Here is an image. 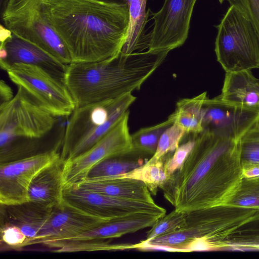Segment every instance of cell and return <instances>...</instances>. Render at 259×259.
<instances>
[{"mask_svg": "<svg viewBox=\"0 0 259 259\" xmlns=\"http://www.w3.org/2000/svg\"><path fill=\"white\" fill-rule=\"evenodd\" d=\"M47 12L72 62H92L119 55L125 43L129 11L123 2L47 0Z\"/></svg>", "mask_w": 259, "mask_h": 259, "instance_id": "1", "label": "cell"}, {"mask_svg": "<svg viewBox=\"0 0 259 259\" xmlns=\"http://www.w3.org/2000/svg\"><path fill=\"white\" fill-rule=\"evenodd\" d=\"M168 52H121L102 61L72 62L67 66L65 84L76 107L116 99L139 90Z\"/></svg>", "mask_w": 259, "mask_h": 259, "instance_id": "2", "label": "cell"}, {"mask_svg": "<svg viewBox=\"0 0 259 259\" xmlns=\"http://www.w3.org/2000/svg\"><path fill=\"white\" fill-rule=\"evenodd\" d=\"M240 140L204 130L180 168L161 187L165 199L182 212L210 207L214 203V170L218 161L237 148Z\"/></svg>", "mask_w": 259, "mask_h": 259, "instance_id": "3", "label": "cell"}, {"mask_svg": "<svg viewBox=\"0 0 259 259\" xmlns=\"http://www.w3.org/2000/svg\"><path fill=\"white\" fill-rule=\"evenodd\" d=\"M136 99L129 93L116 99L76 107L65 131L62 156L71 159L91 148L118 122Z\"/></svg>", "mask_w": 259, "mask_h": 259, "instance_id": "4", "label": "cell"}, {"mask_svg": "<svg viewBox=\"0 0 259 259\" xmlns=\"http://www.w3.org/2000/svg\"><path fill=\"white\" fill-rule=\"evenodd\" d=\"M47 0H8L2 13L6 28L63 64L72 63L65 45L48 17Z\"/></svg>", "mask_w": 259, "mask_h": 259, "instance_id": "5", "label": "cell"}, {"mask_svg": "<svg viewBox=\"0 0 259 259\" xmlns=\"http://www.w3.org/2000/svg\"><path fill=\"white\" fill-rule=\"evenodd\" d=\"M214 52L226 72L259 68V39L249 20L230 5L219 24Z\"/></svg>", "mask_w": 259, "mask_h": 259, "instance_id": "6", "label": "cell"}, {"mask_svg": "<svg viewBox=\"0 0 259 259\" xmlns=\"http://www.w3.org/2000/svg\"><path fill=\"white\" fill-rule=\"evenodd\" d=\"M56 117L18 87L13 99L0 105V150L19 139L43 137L53 129Z\"/></svg>", "mask_w": 259, "mask_h": 259, "instance_id": "7", "label": "cell"}, {"mask_svg": "<svg viewBox=\"0 0 259 259\" xmlns=\"http://www.w3.org/2000/svg\"><path fill=\"white\" fill-rule=\"evenodd\" d=\"M11 80L24 89L56 117L70 115L75 103L65 83L38 66L15 64L7 71Z\"/></svg>", "mask_w": 259, "mask_h": 259, "instance_id": "8", "label": "cell"}, {"mask_svg": "<svg viewBox=\"0 0 259 259\" xmlns=\"http://www.w3.org/2000/svg\"><path fill=\"white\" fill-rule=\"evenodd\" d=\"M127 111L118 122L97 143L79 155L65 160L63 173L64 189L76 186L83 181L91 170L109 158L133 152Z\"/></svg>", "mask_w": 259, "mask_h": 259, "instance_id": "9", "label": "cell"}, {"mask_svg": "<svg viewBox=\"0 0 259 259\" xmlns=\"http://www.w3.org/2000/svg\"><path fill=\"white\" fill-rule=\"evenodd\" d=\"M63 198L76 207L109 221L141 213L163 217L165 208L153 203L119 199L79 187L64 189Z\"/></svg>", "mask_w": 259, "mask_h": 259, "instance_id": "10", "label": "cell"}, {"mask_svg": "<svg viewBox=\"0 0 259 259\" xmlns=\"http://www.w3.org/2000/svg\"><path fill=\"white\" fill-rule=\"evenodd\" d=\"M197 0H164L161 9L153 14L154 27L146 35L148 51H170L186 40Z\"/></svg>", "mask_w": 259, "mask_h": 259, "instance_id": "11", "label": "cell"}, {"mask_svg": "<svg viewBox=\"0 0 259 259\" xmlns=\"http://www.w3.org/2000/svg\"><path fill=\"white\" fill-rule=\"evenodd\" d=\"M61 156L57 146L43 153L1 163V204L10 205L29 201L28 191L33 178L41 169Z\"/></svg>", "mask_w": 259, "mask_h": 259, "instance_id": "12", "label": "cell"}, {"mask_svg": "<svg viewBox=\"0 0 259 259\" xmlns=\"http://www.w3.org/2000/svg\"><path fill=\"white\" fill-rule=\"evenodd\" d=\"M109 220L88 213L65 200L53 207L50 215L39 233L26 240L21 247L63 241L93 229Z\"/></svg>", "mask_w": 259, "mask_h": 259, "instance_id": "13", "label": "cell"}, {"mask_svg": "<svg viewBox=\"0 0 259 259\" xmlns=\"http://www.w3.org/2000/svg\"><path fill=\"white\" fill-rule=\"evenodd\" d=\"M259 123V107L237 106L222 100L219 96L205 99L203 106L204 130L215 131L226 137L240 140Z\"/></svg>", "mask_w": 259, "mask_h": 259, "instance_id": "14", "label": "cell"}, {"mask_svg": "<svg viewBox=\"0 0 259 259\" xmlns=\"http://www.w3.org/2000/svg\"><path fill=\"white\" fill-rule=\"evenodd\" d=\"M26 64L41 68L65 83L68 65L65 64L35 45L12 34L0 45V66L7 71L15 64Z\"/></svg>", "mask_w": 259, "mask_h": 259, "instance_id": "15", "label": "cell"}, {"mask_svg": "<svg viewBox=\"0 0 259 259\" xmlns=\"http://www.w3.org/2000/svg\"><path fill=\"white\" fill-rule=\"evenodd\" d=\"M65 160L61 155L35 176L29 188V201L51 207L63 201V173Z\"/></svg>", "mask_w": 259, "mask_h": 259, "instance_id": "16", "label": "cell"}, {"mask_svg": "<svg viewBox=\"0 0 259 259\" xmlns=\"http://www.w3.org/2000/svg\"><path fill=\"white\" fill-rule=\"evenodd\" d=\"M161 218L155 214L141 213L110 221L60 242L98 241L118 238L127 234L151 227Z\"/></svg>", "mask_w": 259, "mask_h": 259, "instance_id": "17", "label": "cell"}, {"mask_svg": "<svg viewBox=\"0 0 259 259\" xmlns=\"http://www.w3.org/2000/svg\"><path fill=\"white\" fill-rule=\"evenodd\" d=\"M75 186L119 199L155 202L145 184L133 179L117 177L100 178L85 180Z\"/></svg>", "mask_w": 259, "mask_h": 259, "instance_id": "18", "label": "cell"}, {"mask_svg": "<svg viewBox=\"0 0 259 259\" xmlns=\"http://www.w3.org/2000/svg\"><path fill=\"white\" fill-rule=\"evenodd\" d=\"M219 97L233 105L259 107V79L251 70L226 72L222 93Z\"/></svg>", "mask_w": 259, "mask_h": 259, "instance_id": "19", "label": "cell"}, {"mask_svg": "<svg viewBox=\"0 0 259 259\" xmlns=\"http://www.w3.org/2000/svg\"><path fill=\"white\" fill-rule=\"evenodd\" d=\"M7 222L19 227L27 239L34 237L47 221L53 207L31 201L3 205Z\"/></svg>", "mask_w": 259, "mask_h": 259, "instance_id": "20", "label": "cell"}, {"mask_svg": "<svg viewBox=\"0 0 259 259\" xmlns=\"http://www.w3.org/2000/svg\"><path fill=\"white\" fill-rule=\"evenodd\" d=\"M207 98L206 92L192 98L180 100L175 111L167 119L181 126L186 134L197 136L204 129L202 125L203 106Z\"/></svg>", "mask_w": 259, "mask_h": 259, "instance_id": "21", "label": "cell"}, {"mask_svg": "<svg viewBox=\"0 0 259 259\" xmlns=\"http://www.w3.org/2000/svg\"><path fill=\"white\" fill-rule=\"evenodd\" d=\"M112 1L113 0H102ZM147 0H122L129 11V27L125 43L121 52L130 54L136 50L142 51L148 48V41L145 27L148 14L146 11Z\"/></svg>", "mask_w": 259, "mask_h": 259, "instance_id": "22", "label": "cell"}, {"mask_svg": "<svg viewBox=\"0 0 259 259\" xmlns=\"http://www.w3.org/2000/svg\"><path fill=\"white\" fill-rule=\"evenodd\" d=\"M142 155H144L133 151L105 159L93 167L84 181L112 177L128 172L147 161L148 159L142 158Z\"/></svg>", "mask_w": 259, "mask_h": 259, "instance_id": "23", "label": "cell"}, {"mask_svg": "<svg viewBox=\"0 0 259 259\" xmlns=\"http://www.w3.org/2000/svg\"><path fill=\"white\" fill-rule=\"evenodd\" d=\"M166 156L155 162H146L128 172L112 177L131 178L140 181L145 184L151 194L155 196L158 189L161 188L169 178L164 167Z\"/></svg>", "mask_w": 259, "mask_h": 259, "instance_id": "24", "label": "cell"}, {"mask_svg": "<svg viewBox=\"0 0 259 259\" xmlns=\"http://www.w3.org/2000/svg\"><path fill=\"white\" fill-rule=\"evenodd\" d=\"M172 124L167 119L158 124L142 128L131 135L133 151L142 155H153L161 135Z\"/></svg>", "mask_w": 259, "mask_h": 259, "instance_id": "25", "label": "cell"}, {"mask_svg": "<svg viewBox=\"0 0 259 259\" xmlns=\"http://www.w3.org/2000/svg\"><path fill=\"white\" fill-rule=\"evenodd\" d=\"M187 212L174 209L168 214L161 217L147 233L144 241L164 236L178 231L185 225Z\"/></svg>", "mask_w": 259, "mask_h": 259, "instance_id": "26", "label": "cell"}, {"mask_svg": "<svg viewBox=\"0 0 259 259\" xmlns=\"http://www.w3.org/2000/svg\"><path fill=\"white\" fill-rule=\"evenodd\" d=\"M185 134V131L181 126L172 124L162 134L155 153L147 162H155L166 157L169 153L175 151Z\"/></svg>", "mask_w": 259, "mask_h": 259, "instance_id": "27", "label": "cell"}, {"mask_svg": "<svg viewBox=\"0 0 259 259\" xmlns=\"http://www.w3.org/2000/svg\"><path fill=\"white\" fill-rule=\"evenodd\" d=\"M240 153L248 163H259V123L248 130L240 141Z\"/></svg>", "mask_w": 259, "mask_h": 259, "instance_id": "28", "label": "cell"}, {"mask_svg": "<svg viewBox=\"0 0 259 259\" xmlns=\"http://www.w3.org/2000/svg\"><path fill=\"white\" fill-rule=\"evenodd\" d=\"M196 136H193L191 139L179 145L170 157L166 156L164 167L168 177L181 167L194 146Z\"/></svg>", "mask_w": 259, "mask_h": 259, "instance_id": "29", "label": "cell"}, {"mask_svg": "<svg viewBox=\"0 0 259 259\" xmlns=\"http://www.w3.org/2000/svg\"><path fill=\"white\" fill-rule=\"evenodd\" d=\"M249 20L259 39V0H227Z\"/></svg>", "mask_w": 259, "mask_h": 259, "instance_id": "30", "label": "cell"}, {"mask_svg": "<svg viewBox=\"0 0 259 259\" xmlns=\"http://www.w3.org/2000/svg\"><path fill=\"white\" fill-rule=\"evenodd\" d=\"M1 230L2 240L11 247H21L27 239L19 227L8 223L2 226Z\"/></svg>", "mask_w": 259, "mask_h": 259, "instance_id": "31", "label": "cell"}, {"mask_svg": "<svg viewBox=\"0 0 259 259\" xmlns=\"http://www.w3.org/2000/svg\"><path fill=\"white\" fill-rule=\"evenodd\" d=\"M11 88L3 79L0 81L1 104L10 101L14 97Z\"/></svg>", "mask_w": 259, "mask_h": 259, "instance_id": "32", "label": "cell"}, {"mask_svg": "<svg viewBox=\"0 0 259 259\" xmlns=\"http://www.w3.org/2000/svg\"><path fill=\"white\" fill-rule=\"evenodd\" d=\"M235 203L242 206H259V198L246 196L237 200Z\"/></svg>", "mask_w": 259, "mask_h": 259, "instance_id": "33", "label": "cell"}, {"mask_svg": "<svg viewBox=\"0 0 259 259\" xmlns=\"http://www.w3.org/2000/svg\"><path fill=\"white\" fill-rule=\"evenodd\" d=\"M0 40L1 42H3L7 40L12 35V32L7 28L4 27L3 25H1L0 30Z\"/></svg>", "mask_w": 259, "mask_h": 259, "instance_id": "34", "label": "cell"}, {"mask_svg": "<svg viewBox=\"0 0 259 259\" xmlns=\"http://www.w3.org/2000/svg\"><path fill=\"white\" fill-rule=\"evenodd\" d=\"M244 175L247 178L259 177V167H254L247 169L244 172Z\"/></svg>", "mask_w": 259, "mask_h": 259, "instance_id": "35", "label": "cell"}, {"mask_svg": "<svg viewBox=\"0 0 259 259\" xmlns=\"http://www.w3.org/2000/svg\"><path fill=\"white\" fill-rule=\"evenodd\" d=\"M220 4H222L225 0H219Z\"/></svg>", "mask_w": 259, "mask_h": 259, "instance_id": "36", "label": "cell"}, {"mask_svg": "<svg viewBox=\"0 0 259 259\" xmlns=\"http://www.w3.org/2000/svg\"><path fill=\"white\" fill-rule=\"evenodd\" d=\"M259 79V78H258Z\"/></svg>", "mask_w": 259, "mask_h": 259, "instance_id": "37", "label": "cell"}]
</instances>
